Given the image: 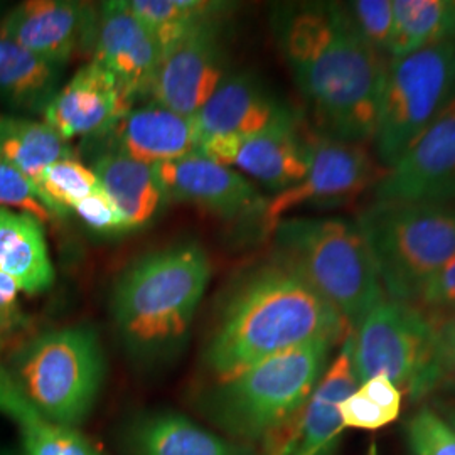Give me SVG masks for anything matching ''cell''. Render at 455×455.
Listing matches in <instances>:
<instances>
[{
  "label": "cell",
  "mask_w": 455,
  "mask_h": 455,
  "mask_svg": "<svg viewBox=\"0 0 455 455\" xmlns=\"http://www.w3.org/2000/svg\"><path fill=\"white\" fill-rule=\"evenodd\" d=\"M368 455H378V447H376L374 443L370 447V452H368Z\"/></svg>",
  "instance_id": "b9f144b4"
},
{
  "label": "cell",
  "mask_w": 455,
  "mask_h": 455,
  "mask_svg": "<svg viewBox=\"0 0 455 455\" xmlns=\"http://www.w3.org/2000/svg\"><path fill=\"white\" fill-rule=\"evenodd\" d=\"M435 408L439 410L440 415L455 428V400H447L443 403L435 405Z\"/></svg>",
  "instance_id": "ab89813d"
},
{
  "label": "cell",
  "mask_w": 455,
  "mask_h": 455,
  "mask_svg": "<svg viewBox=\"0 0 455 455\" xmlns=\"http://www.w3.org/2000/svg\"><path fill=\"white\" fill-rule=\"evenodd\" d=\"M351 327L291 263L274 253L250 270L229 295L204 361L220 381L293 347L341 344Z\"/></svg>",
  "instance_id": "7a4b0ae2"
},
{
  "label": "cell",
  "mask_w": 455,
  "mask_h": 455,
  "mask_svg": "<svg viewBox=\"0 0 455 455\" xmlns=\"http://www.w3.org/2000/svg\"><path fill=\"white\" fill-rule=\"evenodd\" d=\"M73 212L90 229L101 235H122L131 231L122 214L116 212L112 201L100 189L80 201Z\"/></svg>",
  "instance_id": "d6a6232c"
},
{
  "label": "cell",
  "mask_w": 455,
  "mask_h": 455,
  "mask_svg": "<svg viewBox=\"0 0 455 455\" xmlns=\"http://www.w3.org/2000/svg\"><path fill=\"white\" fill-rule=\"evenodd\" d=\"M383 172L385 167L366 144L312 132L309 171L295 186L267 199L260 220L263 229L270 235L278 221L300 208L349 206L374 189Z\"/></svg>",
  "instance_id": "30bf717a"
},
{
  "label": "cell",
  "mask_w": 455,
  "mask_h": 455,
  "mask_svg": "<svg viewBox=\"0 0 455 455\" xmlns=\"http://www.w3.org/2000/svg\"><path fill=\"white\" fill-rule=\"evenodd\" d=\"M285 107L250 75L227 76L193 116L199 146L216 137H243L272 124Z\"/></svg>",
  "instance_id": "ffe728a7"
},
{
  "label": "cell",
  "mask_w": 455,
  "mask_h": 455,
  "mask_svg": "<svg viewBox=\"0 0 455 455\" xmlns=\"http://www.w3.org/2000/svg\"><path fill=\"white\" fill-rule=\"evenodd\" d=\"M127 455H248L243 443L223 439L174 411L144 415L125 437Z\"/></svg>",
  "instance_id": "44dd1931"
},
{
  "label": "cell",
  "mask_w": 455,
  "mask_h": 455,
  "mask_svg": "<svg viewBox=\"0 0 455 455\" xmlns=\"http://www.w3.org/2000/svg\"><path fill=\"white\" fill-rule=\"evenodd\" d=\"M358 385L351 329L299 415L265 443L267 455L336 454L344 434L339 403Z\"/></svg>",
  "instance_id": "5bb4252c"
},
{
  "label": "cell",
  "mask_w": 455,
  "mask_h": 455,
  "mask_svg": "<svg viewBox=\"0 0 455 455\" xmlns=\"http://www.w3.org/2000/svg\"><path fill=\"white\" fill-rule=\"evenodd\" d=\"M68 157H75L68 140L43 120L0 115V159L29 180L34 189L49 165Z\"/></svg>",
  "instance_id": "d4e9b609"
},
{
  "label": "cell",
  "mask_w": 455,
  "mask_h": 455,
  "mask_svg": "<svg viewBox=\"0 0 455 455\" xmlns=\"http://www.w3.org/2000/svg\"><path fill=\"white\" fill-rule=\"evenodd\" d=\"M270 235L275 255L291 263L351 329L387 299L356 221L283 218Z\"/></svg>",
  "instance_id": "277c9868"
},
{
  "label": "cell",
  "mask_w": 455,
  "mask_h": 455,
  "mask_svg": "<svg viewBox=\"0 0 455 455\" xmlns=\"http://www.w3.org/2000/svg\"><path fill=\"white\" fill-rule=\"evenodd\" d=\"M100 189L93 171L75 157L49 165L36 184L37 195L52 216H66L84 197Z\"/></svg>",
  "instance_id": "83f0119b"
},
{
  "label": "cell",
  "mask_w": 455,
  "mask_h": 455,
  "mask_svg": "<svg viewBox=\"0 0 455 455\" xmlns=\"http://www.w3.org/2000/svg\"><path fill=\"white\" fill-rule=\"evenodd\" d=\"M417 306L437 319L455 314V259L427 287Z\"/></svg>",
  "instance_id": "d590c367"
},
{
  "label": "cell",
  "mask_w": 455,
  "mask_h": 455,
  "mask_svg": "<svg viewBox=\"0 0 455 455\" xmlns=\"http://www.w3.org/2000/svg\"><path fill=\"white\" fill-rule=\"evenodd\" d=\"M344 9L364 43L390 60L393 0H355L344 4Z\"/></svg>",
  "instance_id": "4dcf8cb0"
},
{
  "label": "cell",
  "mask_w": 455,
  "mask_h": 455,
  "mask_svg": "<svg viewBox=\"0 0 455 455\" xmlns=\"http://www.w3.org/2000/svg\"><path fill=\"white\" fill-rule=\"evenodd\" d=\"M167 201L189 203L223 220L260 218L267 204L257 188L199 152L156 165Z\"/></svg>",
  "instance_id": "9a60e30c"
},
{
  "label": "cell",
  "mask_w": 455,
  "mask_h": 455,
  "mask_svg": "<svg viewBox=\"0 0 455 455\" xmlns=\"http://www.w3.org/2000/svg\"><path fill=\"white\" fill-rule=\"evenodd\" d=\"M388 299L419 304L455 259V206L374 201L356 220Z\"/></svg>",
  "instance_id": "5b68a950"
},
{
  "label": "cell",
  "mask_w": 455,
  "mask_h": 455,
  "mask_svg": "<svg viewBox=\"0 0 455 455\" xmlns=\"http://www.w3.org/2000/svg\"><path fill=\"white\" fill-rule=\"evenodd\" d=\"M374 201L437 203L455 199V92L432 124L385 169L373 189Z\"/></svg>",
  "instance_id": "4fadbf2b"
},
{
  "label": "cell",
  "mask_w": 455,
  "mask_h": 455,
  "mask_svg": "<svg viewBox=\"0 0 455 455\" xmlns=\"http://www.w3.org/2000/svg\"><path fill=\"white\" fill-rule=\"evenodd\" d=\"M0 208H12L29 212L43 225L51 221L52 214L34 189L33 184L0 159Z\"/></svg>",
  "instance_id": "1f68e13d"
},
{
  "label": "cell",
  "mask_w": 455,
  "mask_h": 455,
  "mask_svg": "<svg viewBox=\"0 0 455 455\" xmlns=\"http://www.w3.org/2000/svg\"><path fill=\"white\" fill-rule=\"evenodd\" d=\"M212 278V263L197 243L148 253L115 283L112 317L132 358L154 364L186 341Z\"/></svg>",
  "instance_id": "3957f363"
},
{
  "label": "cell",
  "mask_w": 455,
  "mask_h": 455,
  "mask_svg": "<svg viewBox=\"0 0 455 455\" xmlns=\"http://www.w3.org/2000/svg\"><path fill=\"white\" fill-rule=\"evenodd\" d=\"M0 17H2V16H0Z\"/></svg>",
  "instance_id": "7bdbcfd3"
},
{
  "label": "cell",
  "mask_w": 455,
  "mask_h": 455,
  "mask_svg": "<svg viewBox=\"0 0 455 455\" xmlns=\"http://www.w3.org/2000/svg\"><path fill=\"white\" fill-rule=\"evenodd\" d=\"M63 66L49 63L0 33V100L28 114L46 110L61 88Z\"/></svg>",
  "instance_id": "cb8c5ba5"
},
{
  "label": "cell",
  "mask_w": 455,
  "mask_h": 455,
  "mask_svg": "<svg viewBox=\"0 0 455 455\" xmlns=\"http://www.w3.org/2000/svg\"><path fill=\"white\" fill-rule=\"evenodd\" d=\"M276 44L325 135L373 142L388 61L359 36L344 4L276 9Z\"/></svg>",
  "instance_id": "6da1fadb"
},
{
  "label": "cell",
  "mask_w": 455,
  "mask_h": 455,
  "mask_svg": "<svg viewBox=\"0 0 455 455\" xmlns=\"http://www.w3.org/2000/svg\"><path fill=\"white\" fill-rule=\"evenodd\" d=\"M437 366L440 388L455 387V314L437 319Z\"/></svg>",
  "instance_id": "74e56055"
},
{
  "label": "cell",
  "mask_w": 455,
  "mask_h": 455,
  "mask_svg": "<svg viewBox=\"0 0 455 455\" xmlns=\"http://www.w3.org/2000/svg\"><path fill=\"white\" fill-rule=\"evenodd\" d=\"M454 92L455 41L390 60L373 139L378 163H396Z\"/></svg>",
  "instance_id": "9c48e42d"
},
{
  "label": "cell",
  "mask_w": 455,
  "mask_h": 455,
  "mask_svg": "<svg viewBox=\"0 0 455 455\" xmlns=\"http://www.w3.org/2000/svg\"><path fill=\"white\" fill-rule=\"evenodd\" d=\"M225 78L227 56L216 17L163 49L150 97L176 114L195 116Z\"/></svg>",
  "instance_id": "7c38bea8"
},
{
  "label": "cell",
  "mask_w": 455,
  "mask_h": 455,
  "mask_svg": "<svg viewBox=\"0 0 455 455\" xmlns=\"http://www.w3.org/2000/svg\"><path fill=\"white\" fill-rule=\"evenodd\" d=\"M20 442L22 455H103L78 428L44 419L20 427Z\"/></svg>",
  "instance_id": "f1b7e54d"
},
{
  "label": "cell",
  "mask_w": 455,
  "mask_h": 455,
  "mask_svg": "<svg viewBox=\"0 0 455 455\" xmlns=\"http://www.w3.org/2000/svg\"><path fill=\"white\" fill-rule=\"evenodd\" d=\"M92 171L131 231L148 225L167 203L156 165L114 152H98Z\"/></svg>",
  "instance_id": "7402d4cb"
},
{
  "label": "cell",
  "mask_w": 455,
  "mask_h": 455,
  "mask_svg": "<svg viewBox=\"0 0 455 455\" xmlns=\"http://www.w3.org/2000/svg\"><path fill=\"white\" fill-rule=\"evenodd\" d=\"M336 344L315 341L263 359L220 381L210 396V417L228 435L267 443L309 400Z\"/></svg>",
  "instance_id": "8992f818"
},
{
  "label": "cell",
  "mask_w": 455,
  "mask_h": 455,
  "mask_svg": "<svg viewBox=\"0 0 455 455\" xmlns=\"http://www.w3.org/2000/svg\"><path fill=\"white\" fill-rule=\"evenodd\" d=\"M339 413L344 430L351 428L376 432L393 423V419L381 408L376 407L358 388L342 400L339 403Z\"/></svg>",
  "instance_id": "836d02e7"
},
{
  "label": "cell",
  "mask_w": 455,
  "mask_h": 455,
  "mask_svg": "<svg viewBox=\"0 0 455 455\" xmlns=\"http://www.w3.org/2000/svg\"><path fill=\"white\" fill-rule=\"evenodd\" d=\"M95 140L103 142L100 152H114L150 165L180 159L199 148L195 118L176 114L156 101L132 107Z\"/></svg>",
  "instance_id": "d6986e66"
},
{
  "label": "cell",
  "mask_w": 455,
  "mask_h": 455,
  "mask_svg": "<svg viewBox=\"0 0 455 455\" xmlns=\"http://www.w3.org/2000/svg\"><path fill=\"white\" fill-rule=\"evenodd\" d=\"M161 56L163 46L124 0L101 5L92 61L107 69L133 101L150 97Z\"/></svg>",
  "instance_id": "e0dca14e"
},
{
  "label": "cell",
  "mask_w": 455,
  "mask_h": 455,
  "mask_svg": "<svg viewBox=\"0 0 455 455\" xmlns=\"http://www.w3.org/2000/svg\"><path fill=\"white\" fill-rule=\"evenodd\" d=\"M127 9L146 24L159 44L169 46L199 22L221 16L228 9L225 2L208 0H124Z\"/></svg>",
  "instance_id": "4316f807"
},
{
  "label": "cell",
  "mask_w": 455,
  "mask_h": 455,
  "mask_svg": "<svg viewBox=\"0 0 455 455\" xmlns=\"http://www.w3.org/2000/svg\"><path fill=\"white\" fill-rule=\"evenodd\" d=\"M0 455H22L12 449H0Z\"/></svg>",
  "instance_id": "60d3db41"
},
{
  "label": "cell",
  "mask_w": 455,
  "mask_h": 455,
  "mask_svg": "<svg viewBox=\"0 0 455 455\" xmlns=\"http://www.w3.org/2000/svg\"><path fill=\"white\" fill-rule=\"evenodd\" d=\"M199 154L227 167H238L268 189L282 193L304 180L312 156V132L283 108L272 124L243 137L204 140Z\"/></svg>",
  "instance_id": "8fae6325"
},
{
  "label": "cell",
  "mask_w": 455,
  "mask_h": 455,
  "mask_svg": "<svg viewBox=\"0 0 455 455\" xmlns=\"http://www.w3.org/2000/svg\"><path fill=\"white\" fill-rule=\"evenodd\" d=\"M358 390L396 422L403 408V393L385 376H374L359 383Z\"/></svg>",
  "instance_id": "8d00e7d4"
},
{
  "label": "cell",
  "mask_w": 455,
  "mask_h": 455,
  "mask_svg": "<svg viewBox=\"0 0 455 455\" xmlns=\"http://www.w3.org/2000/svg\"><path fill=\"white\" fill-rule=\"evenodd\" d=\"M9 371L41 419L76 428L95 408L107 366L97 332L69 325L24 342Z\"/></svg>",
  "instance_id": "52a82bcc"
},
{
  "label": "cell",
  "mask_w": 455,
  "mask_h": 455,
  "mask_svg": "<svg viewBox=\"0 0 455 455\" xmlns=\"http://www.w3.org/2000/svg\"><path fill=\"white\" fill-rule=\"evenodd\" d=\"M0 415L17 423L19 428L41 419V415L34 410L33 405L28 402V398L19 388L9 368L2 364H0Z\"/></svg>",
  "instance_id": "e575fe53"
},
{
  "label": "cell",
  "mask_w": 455,
  "mask_h": 455,
  "mask_svg": "<svg viewBox=\"0 0 455 455\" xmlns=\"http://www.w3.org/2000/svg\"><path fill=\"white\" fill-rule=\"evenodd\" d=\"M95 29L93 9L73 0H28L0 17V33L58 66L86 44L93 48Z\"/></svg>",
  "instance_id": "2e32d148"
},
{
  "label": "cell",
  "mask_w": 455,
  "mask_h": 455,
  "mask_svg": "<svg viewBox=\"0 0 455 455\" xmlns=\"http://www.w3.org/2000/svg\"><path fill=\"white\" fill-rule=\"evenodd\" d=\"M20 287L12 276L0 272V329H11L20 324V306H19Z\"/></svg>",
  "instance_id": "f35d334b"
},
{
  "label": "cell",
  "mask_w": 455,
  "mask_h": 455,
  "mask_svg": "<svg viewBox=\"0 0 455 455\" xmlns=\"http://www.w3.org/2000/svg\"><path fill=\"white\" fill-rule=\"evenodd\" d=\"M455 41V0H393L390 60Z\"/></svg>",
  "instance_id": "484cf974"
},
{
  "label": "cell",
  "mask_w": 455,
  "mask_h": 455,
  "mask_svg": "<svg viewBox=\"0 0 455 455\" xmlns=\"http://www.w3.org/2000/svg\"><path fill=\"white\" fill-rule=\"evenodd\" d=\"M133 107L127 92L114 76L90 61L66 82L43 112V122L65 140L98 137Z\"/></svg>",
  "instance_id": "ac0fdd59"
},
{
  "label": "cell",
  "mask_w": 455,
  "mask_h": 455,
  "mask_svg": "<svg viewBox=\"0 0 455 455\" xmlns=\"http://www.w3.org/2000/svg\"><path fill=\"white\" fill-rule=\"evenodd\" d=\"M359 383L385 376L411 403L440 390L437 321L417 304L383 299L353 329Z\"/></svg>",
  "instance_id": "ba28073f"
},
{
  "label": "cell",
  "mask_w": 455,
  "mask_h": 455,
  "mask_svg": "<svg viewBox=\"0 0 455 455\" xmlns=\"http://www.w3.org/2000/svg\"><path fill=\"white\" fill-rule=\"evenodd\" d=\"M403 437L410 455H455V428L432 405H420L408 417Z\"/></svg>",
  "instance_id": "f546056e"
},
{
  "label": "cell",
  "mask_w": 455,
  "mask_h": 455,
  "mask_svg": "<svg viewBox=\"0 0 455 455\" xmlns=\"http://www.w3.org/2000/svg\"><path fill=\"white\" fill-rule=\"evenodd\" d=\"M43 227L29 212L0 208V272L28 295L48 292L56 278Z\"/></svg>",
  "instance_id": "603a6c76"
}]
</instances>
